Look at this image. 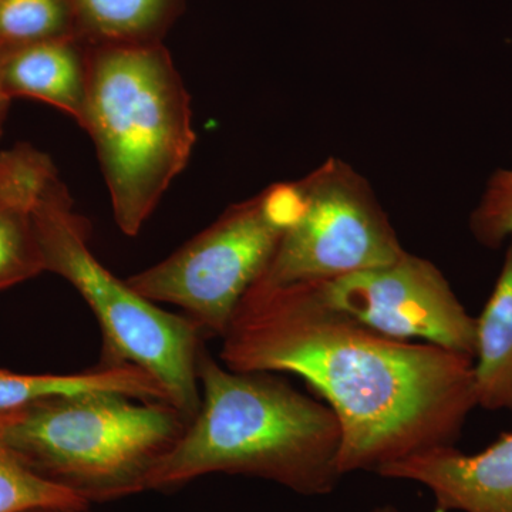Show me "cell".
<instances>
[{
    "mask_svg": "<svg viewBox=\"0 0 512 512\" xmlns=\"http://www.w3.org/2000/svg\"><path fill=\"white\" fill-rule=\"evenodd\" d=\"M6 49L0 46V64H2L3 53ZM12 100H9L2 92V86H0V136H2L3 126H5L6 117H8V111Z\"/></svg>",
    "mask_w": 512,
    "mask_h": 512,
    "instance_id": "obj_18",
    "label": "cell"
},
{
    "mask_svg": "<svg viewBox=\"0 0 512 512\" xmlns=\"http://www.w3.org/2000/svg\"><path fill=\"white\" fill-rule=\"evenodd\" d=\"M468 227L478 244L488 249H498L512 238V168L491 175Z\"/></svg>",
    "mask_w": 512,
    "mask_h": 512,
    "instance_id": "obj_17",
    "label": "cell"
},
{
    "mask_svg": "<svg viewBox=\"0 0 512 512\" xmlns=\"http://www.w3.org/2000/svg\"><path fill=\"white\" fill-rule=\"evenodd\" d=\"M372 512H399L394 505H382V507H377Z\"/></svg>",
    "mask_w": 512,
    "mask_h": 512,
    "instance_id": "obj_20",
    "label": "cell"
},
{
    "mask_svg": "<svg viewBox=\"0 0 512 512\" xmlns=\"http://www.w3.org/2000/svg\"><path fill=\"white\" fill-rule=\"evenodd\" d=\"M320 292L336 311L384 336L423 340L474 360L477 319L429 259L406 251L392 264L323 282Z\"/></svg>",
    "mask_w": 512,
    "mask_h": 512,
    "instance_id": "obj_8",
    "label": "cell"
},
{
    "mask_svg": "<svg viewBox=\"0 0 512 512\" xmlns=\"http://www.w3.org/2000/svg\"><path fill=\"white\" fill-rule=\"evenodd\" d=\"M383 478L424 485L436 500V512H512V433L477 454L456 446L431 448L386 464Z\"/></svg>",
    "mask_w": 512,
    "mask_h": 512,
    "instance_id": "obj_9",
    "label": "cell"
},
{
    "mask_svg": "<svg viewBox=\"0 0 512 512\" xmlns=\"http://www.w3.org/2000/svg\"><path fill=\"white\" fill-rule=\"evenodd\" d=\"M39 507L87 508L90 504L73 491L39 476L0 444V512Z\"/></svg>",
    "mask_w": 512,
    "mask_h": 512,
    "instance_id": "obj_16",
    "label": "cell"
},
{
    "mask_svg": "<svg viewBox=\"0 0 512 512\" xmlns=\"http://www.w3.org/2000/svg\"><path fill=\"white\" fill-rule=\"evenodd\" d=\"M76 512H90V508H82V510H77Z\"/></svg>",
    "mask_w": 512,
    "mask_h": 512,
    "instance_id": "obj_21",
    "label": "cell"
},
{
    "mask_svg": "<svg viewBox=\"0 0 512 512\" xmlns=\"http://www.w3.org/2000/svg\"><path fill=\"white\" fill-rule=\"evenodd\" d=\"M33 218L45 272L70 282L99 322L100 365L144 370L190 423L201 406L204 330L188 316L161 309L97 261L89 247V222L74 211L59 175L43 191Z\"/></svg>",
    "mask_w": 512,
    "mask_h": 512,
    "instance_id": "obj_5",
    "label": "cell"
},
{
    "mask_svg": "<svg viewBox=\"0 0 512 512\" xmlns=\"http://www.w3.org/2000/svg\"><path fill=\"white\" fill-rule=\"evenodd\" d=\"M201 406L147 491L170 490L208 474L262 478L296 494L333 493L342 474V431L325 402L276 373L235 372L202 349Z\"/></svg>",
    "mask_w": 512,
    "mask_h": 512,
    "instance_id": "obj_2",
    "label": "cell"
},
{
    "mask_svg": "<svg viewBox=\"0 0 512 512\" xmlns=\"http://www.w3.org/2000/svg\"><path fill=\"white\" fill-rule=\"evenodd\" d=\"M82 127L96 144L114 220L137 237L195 144L190 96L170 57L151 45L93 52Z\"/></svg>",
    "mask_w": 512,
    "mask_h": 512,
    "instance_id": "obj_3",
    "label": "cell"
},
{
    "mask_svg": "<svg viewBox=\"0 0 512 512\" xmlns=\"http://www.w3.org/2000/svg\"><path fill=\"white\" fill-rule=\"evenodd\" d=\"M57 170L30 144L0 153V291L45 272L33 211Z\"/></svg>",
    "mask_w": 512,
    "mask_h": 512,
    "instance_id": "obj_10",
    "label": "cell"
},
{
    "mask_svg": "<svg viewBox=\"0 0 512 512\" xmlns=\"http://www.w3.org/2000/svg\"><path fill=\"white\" fill-rule=\"evenodd\" d=\"M477 319V407L512 413V238L493 292Z\"/></svg>",
    "mask_w": 512,
    "mask_h": 512,
    "instance_id": "obj_12",
    "label": "cell"
},
{
    "mask_svg": "<svg viewBox=\"0 0 512 512\" xmlns=\"http://www.w3.org/2000/svg\"><path fill=\"white\" fill-rule=\"evenodd\" d=\"M77 510H82V508L39 507L22 512H76Z\"/></svg>",
    "mask_w": 512,
    "mask_h": 512,
    "instance_id": "obj_19",
    "label": "cell"
},
{
    "mask_svg": "<svg viewBox=\"0 0 512 512\" xmlns=\"http://www.w3.org/2000/svg\"><path fill=\"white\" fill-rule=\"evenodd\" d=\"M303 208L256 282L323 284L389 265L406 252L369 183L330 158L299 180Z\"/></svg>",
    "mask_w": 512,
    "mask_h": 512,
    "instance_id": "obj_7",
    "label": "cell"
},
{
    "mask_svg": "<svg viewBox=\"0 0 512 512\" xmlns=\"http://www.w3.org/2000/svg\"><path fill=\"white\" fill-rule=\"evenodd\" d=\"M74 13L73 0H0V46L70 36Z\"/></svg>",
    "mask_w": 512,
    "mask_h": 512,
    "instance_id": "obj_15",
    "label": "cell"
},
{
    "mask_svg": "<svg viewBox=\"0 0 512 512\" xmlns=\"http://www.w3.org/2000/svg\"><path fill=\"white\" fill-rule=\"evenodd\" d=\"M84 26L107 45H144L163 23L171 0H73Z\"/></svg>",
    "mask_w": 512,
    "mask_h": 512,
    "instance_id": "obj_14",
    "label": "cell"
},
{
    "mask_svg": "<svg viewBox=\"0 0 512 512\" xmlns=\"http://www.w3.org/2000/svg\"><path fill=\"white\" fill-rule=\"evenodd\" d=\"M302 208L299 181L271 185L229 207L164 261L130 276L128 285L150 301L178 306L205 335L221 338Z\"/></svg>",
    "mask_w": 512,
    "mask_h": 512,
    "instance_id": "obj_6",
    "label": "cell"
},
{
    "mask_svg": "<svg viewBox=\"0 0 512 512\" xmlns=\"http://www.w3.org/2000/svg\"><path fill=\"white\" fill-rule=\"evenodd\" d=\"M187 426L170 403L94 390L0 414V444L46 480L104 503L147 491Z\"/></svg>",
    "mask_w": 512,
    "mask_h": 512,
    "instance_id": "obj_4",
    "label": "cell"
},
{
    "mask_svg": "<svg viewBox=\"0 0 512 512\" xmlns=\"http://www.w3.org/2000/svg\"><path fill=\"white\" fill-rule=\"evenodd\" d=\"M117 392L144 400L167 402V394L144 370L134 366L97 365L76 375H23L0 369V414L57 394Z\"/></svg>",
    "mask_w": 512,
    "mask_h": 512,
    "instance_id": "obj_13",
    "label": "cell"
},
{
    "mask_svg": "<svg viewBox=\"0 0 512 512\" xmlns=\"http://www.w3.org/2000/svg\"><path fill=\"white\" fill-rule=\"evenodd\" d=\"M221 339L228 369L291 373L325 400L342 431V476L456 446L477 407L471 357L367 328L320 284L255 282Z\"/></svg>",
    "mask_w": 512,
    "mask_h": 512,
    "instance_id": "obj_1",
    "label": "cell"
},
{
    "mask_svg": "<svg viewBox=\"0 0 512 512\" xmlns=\"http://www.w3.org/2000/svg\"><path fill=\"white\" fill-rule=\"evenodd\" d=\"M90 55L72 37L6 49L0 86L9 100L29 97L72 116L82 126L89 97Z\"/></svg>",
    "mask_w": 512,
    "mask_h": 512,
    "instance_id": "obj_11",
    "label": "cell"
}]
</instances>
